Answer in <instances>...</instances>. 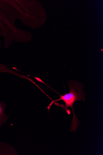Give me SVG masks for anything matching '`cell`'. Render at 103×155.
Listing matches in <instances>:
<instances>
[{
	"label": "cell",
	"instance_id": "1",
	"mask_svg": "<svg viewBox=\"0 0 103 155\" xmlns=\"http://www.w3.org/2000/svg\"><path fill=\"white\" fill-rule=\"evenodd\" d=\"M68 84L69 87V92L68 93H66L64 95L59 94L60 96V98L55 101L52 100L50 104L47 108L48 109L49 112L50 108L53 103L59 101H62L65 103V106H60L59 107H62L67 112V114L69 115L71 114V112L70 110H68V108L71 107L73 113V117L69 131L75 133L77 129L80 122L78 120V117L75 114L73 105L77 101H84L85 94L83 91L84 87L82 83L78 82L76 81L71 80L69 81Z\"/></svg>",
	"mask_w": 103,
	"mask_h": 155
},
{
	"label": "cell",
	"instance_id": "2",
	"mask_svg": "<svg viewBox=\"0 0 103 155\" xmlns=\"http://www.w3.org/2000/svg\"><path fill=\"white\" fill-rule=\"evenodd\" d=\"M6 105L3 101H0V127L7 122L9 116L5 114Z\"/></svg>",
	"mask_w": 103,
	"mask_h": 155
},
{
	"label": "cell",
	"instance_id": "3",
	"mask_svg": "<svg viewBox=\"0 0 103 155\" xmlns=\"http://www.w3.org/2000/svg\"><path fill=\"white\" fill-rule=\"evenodd\" d=\"M0 73H9L24 79L27 78L26 76L20 75L16 72L12 71L9 68L4 64H0Z\"/></svg>",
	"mask_w": 103,
	"mask_h": 155
}]
</instances>
